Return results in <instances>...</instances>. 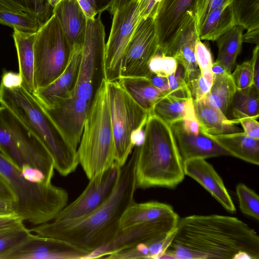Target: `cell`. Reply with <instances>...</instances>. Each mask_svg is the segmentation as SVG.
<instances>
[{
	"mask_svg": "<svg viewBox=\"0 0 259 259\" xmlns=\"http://www.w3.org/2000/svg\"><path fill=\"white\" fill-rule=\"evenodd\" d=\"M77 154L79 164L89 180L102 174L115 162L105 79L97 90L85 119Z\"/></svg>",
	"mask_w": 259,
	"mask_h": 259,
	"instance_id": "5",
	"label": "cell"
},
{
	"mask_svg": "<svg viewBox=\"0 0 259 259\" xmlns=\"http://www.w3.org/2000/svg\"><path fill=\"white\" fill-rule=\"evenodd\" d=\"M211 71L213 75L223 74L227 72L225 67L221 63L217 61L212 63Z\"/></svg>",
	"mask_w": 259,
	"mask_h": 259,
	"instance_id": "59",
	"label": "cell"
},
{
	"mask_svg": "<svg viewBox=\"0 0 259 259\" xmlns=\"http://www.w3.org/2000/svg\"><path fill=\"white\" fill-rule=\"evenodd\" d=\"M90 253L60 239L31 234L5 259H85Z\"/></svg>",
	"mask_w": 259,
	"mask_h": 259,
	"instance_id": "16",
	"label": "cell"
},
{
	"mask_svg": "<svg viewBox=\"0 0 259 259\" xmlns=\"http://www.w3.org/2000/svg\"><path fill=\"white\" fill-rule=\"evenodd\" d=\"M174 232L166 237L113 253L107 256L111 259L161 258L169 244Z\"/></svg>",
	"mask_w": 259,
	"mask_h": 259,
	"instance_id": "33",
	"label": "cell"
},
{
	"mask_svg": "<svg viewBox=\"0 0 259 259\" xmlns=\"http://www.w3.org/2000/svg\"><path fill=\"white\" fill-rule=\"evenodd\" d=\"M0 152L19 169L30 166L51 183L54 164L40 142L9 110L0 106Z\"/></svg>",
	"mask_w": 259,
	"mask_h": 259,
	"instance_id": "7",
	"label": "cell"
},
{
	"mask_svg": "<svg viewBox=\"0 0 259 259\" xmlns=\"http://www.w3.org/2000/svg\"><path fill=\"white\" fill-rule=\"evenodd\" d=\"M167 79L168 89L163 92L164 95L184 99L192 98L186 78L185 70L182 65L178 64L175 72L168 76Z\"/></svg>",
	"mask_w": 259,
	"mask_h": 259,
	"instance_id": "39",
	"label": "cell"
},
{
	"mask_svg": "<svg viewBox=\"0 0 259 259\" xmlns=\"http://www.w3.org/2000/svg\"><path fill=\"white\" fill-rule=\"evenodd\" d=\"M258 259L259 237L247 224L226 215H193L179 219L161 258Z\"/></svg>",
	"mask_w": 259,
	"mask_h": 259,
	"instance_id": "1",
	"label": "cell"
},
{
	"mask_svg": "<svg viewBox=\"0 0 259 259\" xmlns=\"http://www.w3.org/2000/svg\"><path fill=\"white\" fill-rule=\"evenodd\" d=\"M231 76L237 89H245L253 84V72L250 61L237 65Z\"/></svg>",
	"mask_w": 259,
	"mask_h": 259,
	"instance_id": "43",
	"label": "cell"
},
{
	"mask_svg": "<svg viewBox=\"0 0 259 259\" xmlns=\"http://www.w3.org/2000/svg\"><path fill=\"white\" fill-rule=\"evenodd\" d=\"M187 175L200 184L221 205L230 212L236 207L224 182L211 164L202 158H193L183 162Z\"/></svg>",
	"mask_w": 259,
	"mask_h": 259,
	"instance_id": "20",
	"label": "cell"
},
{
	"mask_svg": "<svg viewBox=\"0 0 259 259\" xmlns=\"http://www.w3.org/2000/svg\"><path fill=\"white\" fill-rule=\"evenodd\" d=\"M22 78L19 73L7 70L3 71L1 82L7 87L22 84Z\"/></svg>",
	"mask_w": 259,
	"mask_h": 259,
	"instance_id": "50",
	"label": "cell"
},
{
	"mask_svg": "<svg viewBox=\"0 0 259 259\" xmlns=\"http://www.w3.org/2000/svg\"><path fill=\"white\" fill-rule=\"evenodd\" d=\"M236 91V87L231 76V73L213 75L212 83L205 100L211 106L219 109L226 114L230 107Z\"/></svg>",
	"mask_w": 259,
	"mask_h": 259,
	"instance_id": "30",
	"label": "cell"
},
{
	"mask_svg": "<svg viewBox=\"0 0 259 259\" xmlns=\"http://www.w3.org/2000/svg\"><path fill=\"white\" fill-rule=\"evenodd\" d=\"M158 52L154 18L149 17L141 21L132 36L121 61L120 77H147L149 62Z\"/></svg>",
	"mask_w": 259,
	"mask_h": 259,
	"instance_id": "12",
	"label": "cell"
},
{
	"mask_svg": "<svg viewBox=\"0 0 259 259\" xmlns=\"http://www.w3.org/2000/svg\"><path fill=\"white\" fill-rule=\"evenodd\" d=\"M133 149L137 189H174L183 181V163L170 127L155 115L149 114L144 141Z\"/></svg>",
	"mask_w": 259,
	"mask_h": 259,
	"instance_id": "3",
	"label": "cell"
},
{
	"mask_svg": "<svg viewBox=\"0 0 259 259\" xmlns=\"http://www.w3.org/2000/svg\"><path fill=\"white\" fill-rule=\"evenodd\" d=\"M259 46H256L250 60L253 72V84L259 90Z\"/></svg>",
	"mask_w": 259,
	"mask_h": 259,
	"instance_id": "49",
	"label": "cell"
},
{
	"mask_svg": "<svg viewBox=\"0 0 259 259\" xmlns=\"http://www.w3.org/2000/svg\"><path fill=\"white\" fill-rule=\"evenodd\" d=\"M243 127V132L248 136L254 139H259V123L256 119L252 117L240 119L237 121Z\"/></svg>",
	"mask_w": 259,
	"mask_h": 259,
	"instance_id": "47",
	"label": "cell"
},
{
	"mask_svg": "<svg viewBox=\"0 0 259 259\" xmlns=\"http://www.w3.org/2000/svg\"><path fill=\"white\" fill-rule=\"evenodd\" d=\"M243 42L259 46V28L247 30L246 32L243 34Z\"/></svg>",
	"mask_w": 259,
	"mask_h": 259,
	"instance_id": "55",
	"label": "cell"
},
{
	"mask_svg": "<svg viewBox=\"0 0 259 259\" xmlns=\"http://www.w3.org/2000/svg\"><path fill=\"white\" fill-rule=\"evenodd\" d=\"M231 3L210 13L198 30L200 40L216 41L222 35L236 26Z\"/></svg>",
	"mask_w": 259,
	"mask_h": 259,
	"instance_id": "27",
	"label": "cell"
},
{
	"mask_svg": "<svg viewBox=\"0 0 259 259\" xmlns=\"http://www.w3.org/2000/svg\"><path fill=\"white\" fill-rule=\"evenodd\" d=\"M72 50L53 13L36 32L33 46L35 91L49 85L63 73Z\"/></svg>",
	"mask_w": 259,
	"mask_h": 259,
	"instance_id": "8",
	"label": "cell"
},
{
	"mask_svg": "<svg viewBox=\"0 0 259 259\" xmlns=\"http://www.w3.org/2000/svg\"><path fill=\"white\" fill-rule=\"evenodd\" d=\"M133 1L134 0H112L107 11L112 14L116 9L123 7Z\"/></svg>",
	"mask_w": 259,
	"mask_h": 259,
	"instance_id": "56",
	"label": "cell"
},
{
	"mask_svg": "<svg viewBox=\"0 0 259 259\" xmlns=\"http://www.w3.org/2000/svg\"><path fill=\"white\" fill-rule=\"evenodd\" d=\"M0 197L12 200L15 202L16 196L6 180L0 175Z\"/></svg>",
	"mask_w": 259,
	"mask_h": 259,
	"instance_id": "53",
	"label": "cell"
},
{
	"mask_svg": "<svg viewBox=\"0 0 259 259\" xmlns=\"http://www.w3.org/2000/svg\"><path fill=\"white\" fill-rule=\"evenodd\" d=\"M13 37L17 51L19 73L22 78L23 87L31 94L34 86L33 46L36 32H27L14 28Z\"/></svg>",
	"mask_w": 259,
	"mask_h": 259,
	"instance_id": "24",
	"label": "cell"
},
{
	"mask_svg": "<svg viewBox=\"0 0 259 259\" xmlns=\"http://www.w3.org/2000/svg\"><path fill=\"white\" fill-rule=\"evenodd\" d=\"M101 14L94 19H87L79 72L73 92L79 99L90 103L105 79V32Z\"/></svg>",
	"mask_w": 259,
	"mask_h": 259,
	"instance_id": "10",
	"label": "cell"
},
{
	"mask_svg": "<svg viewBox=\"0 0 259 259\" xmlns=\"http://www.w3.org/2000/svg\"><path fill=\"white\" fill-rule=\"evenodd\" d=\"M0 24L27 32H36L41 26L35 17L25 12L0 8Z\"/></svg>",
	"mask_w": 259,
	"mask_h": 259,
	"instance_id": "35",
	"label": "cell"
},
{
	"mask_svg": "<svg viewBox=\"0 0 259 259\" xmlns=\"http://www.w3.org/2000/svg\"><path fill=\"white\" fill-rule=\"evenodd\" d=\"M146 77L155 87L161 91L165 92L168 89L167 77L160 76L151 72Z\"/></svg>",
	"mask_w": 259,
	"mask_h": 259,
	"instance_id": "52",
	"label": "cell"
},
{
	"mask_svg": "<svg viewBox=\"0 0 259 259\" xmlns=\"http://www.w3.org/2000/svg\"><path fill=\"white\" fill-rule=\"evenodd\" d=\"M243 30L241 26L236 25L216 40L218 47L216 61L229 73H231L241 50Z\"/></svg>",
	"mask_w": 259,
	"mask_h": 259,
	"instance_id": "29",
	"label": "cell"
},
{
	"mask_svg": "<svg viewBox=\"0 0 259 259\" xmlns=\"http://www.w3.org/2000/svg\"><path fill=\"white\" fill-rule=\"evenodd\" d=\"M0 106L9 110L47 149L55 169L62 176L79 164L77 150L68 142L32 94L22 84L7 87L0 83Z\"/></svg>",
	"mask_w": 259,
	"mask_h": 259,
	"instance_id": "4",
	"label": "cell"
},
{
	"mask_svg": "<svg viewBox=\"0 0 259 259\" xmlns=\"http://www.w3.org/2000/svg\"><path fill=\"white\" fill-rule=\"evenodd\" d=\"M230 3L231 0H197L195 11L197 31L210 13Z\"/></svg>",
	"mask_w": 259,
	"mask_h": 259,
	"instance_id": "42",
	"label": "cell"
},
{
	"mask_svg": "<svg viewBox=\"0 0 259 259\" xmlns=\"http://www.w3.org/2000/svg\"><path fill=\"white\" fill-rule=\"evenodd\" d=\"M192 100V98L184 99L163 95L155 103L150 114L155 115L170 126L183 119Z\"/></svg>",
	"mask_w": 259,
	"mask_h": 259,
	"instance_id": "32",
	"label": "cell"
},
{
	"mask_svg": "<svg viewBox=\"0 0 259 259\" xmlns=\"http://www.w3.org/2000/svg\"><path fill=\"white\" fill-rule=\"evenodd\" d=\"M182 121L183 128L187 132L195 135L200 132L199 123L195 112L193 100L188 105Z\"/></svg>",
	"mask_w": 259,
	"mask_h": 259,
	"instance_id": "45",
	"label": "cell"
},
{
	"mask_svg": "<svg viewBox=\"0 0 259 259\" xmlns=\"http://www.w3.org/2000/svg\"><path fill=\"white\" fill-rule=\"evenodd\" d=\"M91 104L72 94L55 107H42L68 142L77 150Z\"/></svg>",
	"mask_w": 259,
	"mask_h": 259,
	"instance_id": "17",
	"label": "cell"
},
{
	"mask_svg": "<svg viewBox=\"0 0 259 259\" xmlns=\"http://www.w3.org/2000/svg\"><path fill=\"white\" fill-rule=\"evenodd\" d=\"M198 37L194 15L187 22L165 54L174 58L178 64L184 67L187 82L201 75L195 56V43Z\"/></svg>",
	"mask_w": 259,
	"mask_h": 259,
	"instance_id": "21",
	"label": "cell"
},
{
	"mask_svg": "<svg viewBox=\"0 0 259 259\" xmlns=\"http://www.w3.org/2000/svg\"><path fill=\"white\" fill-rule=\"evenodd\" d=\"M63 31L72 48L82 45L87 18L77 0H62L54 9Z\"/></svg>",
	"mask_w": 259,
	"mask_h": 259,
	"instance_id": "22",
	"label": "cell"
},
{
	"mask_svg": "<svg viewBox=\"0 0 259 259\" xmlns=\"http://www.w3.org/2000/svg\"><path fill=\"white\" fill-rule=\"evenodd\" d=\"M148 65L151 72L167 77L175 72L178 63L174 58L159 52L150 59Z\"/></svg>",
	"mask_w": 259,
	"mask_h": 259,
	"instance_id": "41",
	"label": "cell"
},
{
	"mask_svg": "<svg viewBox=\"0 0 259 259\" xmlns=\"http://www.w3.org/2000/svg\"><path fill=\"white\" fill-rule=\"evenodd\" d=\"M0 8L16 12H23L19 7L5 0H0Z\"/></svg>",
	"mask_w": 259,
	"mask_h": 259,
	"instance_id": "58",
	"label": "cell"
},
{
	"mask_svg": "<svg viewBox=\"0 0 259 259\" xmlns=\"http://www.w3.org/2000/svg\"><path fill=\"white\" fill-rule=\"evenodd\" d=\"M140 17L142 20L149 17L155 18L162 0H138Z\"/></svg>",
	"mask_w": 259,
	"mask_h": 259,
	"instance_id": "46",
	"label": "cell"
},
{
	"mask_svg": "<svg viewBox=\"0 0 259 259\" xmlns=\"http://www.w3.org/2000/svg\"><path fill=\"white\" fill-rule=\"evenodd\" d=\"M239 208L244 214L259 220V197L252 189L243 183L236 188Z\"/></svg>",
	"mask_w": 259,
	"mask_h": 259,
	"instance_id": "38",
	"label": "cell"
},
{
	"mask_svg": "<svg viewBox=\"0 0 259 259\" xmlns=\"http://www.w3.org/2000/svg\"><path fill=\"white\" fill-rule=\"evenodd\" d=\"M136 155L121 167L115 188L109 197L90 213L74 219L40 224L30 230L39 236L63 240L92 252L111 241L120 228L121 218L135 202Z\"/></svg>",
	"mask_w": 259,
	"mask_h": 259,
	"instance_id": "2",
	"label": "cell"
},
{
	"mask_svg": "<svg viewBox=\"0 0 259 259\" xmlns=\"http://www.w3.org/2000/svg\"><path fill=\"white\" fill-rule=\"evenodd\" d=\"M197 0H162L154 18L159 52L165 55L189 19Z\"/></svg>",
	"mask_w": 259,
	"mask_h": 259,
	"instance_id": "15",
	"label": "cell"
},
{
	"mask_svg": "<svg viewBox=\"0 0 259 259\" xmlns=\"http://www.w3.org/2000/svg\"><path fill=\"white\" fill-rule=\"evenodd\" d=\"M200 131L209 135H221L242 132L232 119H229L219 109L204 99L193 100Z\"/></svg>",
	"mask_w": 259,
	"mask_h": 259,
	"instance_id": "23",
	"label": "cell"
},
{
	"mask_svg": "<svg viewBox=\"0 0 259 259\" xmlns=\"http://www.w3.org/2000/svg\"><path fill=\"white\" fill-rule=\"evenodd\" d=\"M259 90L253 84L237 89L230 107H232V120L238 124V120L246 117L255 119L258 118Z\"/></svg>",
	"mask_w": 259,
	"mask_h": 259,
	"instance_id": "31",
	"label": "cell"
},
{
	"mask_svg": "<svg viewBox=\"0 0 259 259\" xmlns=\"http://www.w3.org/2000/svg\"><path fill=\"white\" fill-rule=\"evenodd\" d=\"M179 217L175 214L152 222L121 229L111 241L90 253L85 259L105 258L121 250L164 238L174 232Z\"/></svg>",
	"mask_w": 259,
	"mask_h": 259,
	"instance_id": "13",
	"label": "cell"
},
{
	"mask_svg": "<svg viewBox=\"0 0 259 259\" xmlns=\"http://www.w3.org/2000/svg\"><path fill=\"white\" fill-rule=\"evenodd\" d=\"M182 120L170 125L177 148L183 163L193 158H207L229 155L221 146L209 136L200 132L193 134L187 132Z\"/></svg>",
	"mask_w": 259,
	"mask_h": 259,
	"instance_id": "19",
	"label": "cell"
},
{
	"mask_svg": "<svg viewBox=\"0 0 259 259\" xmlns=\"http://www.w3.org/2000/svg\"><path fill=\"white\" fill-rule=\"evenodd\" d=\"M50 5L54 9V8L62 0H47Z\"/></svg>",
	"mask_w": 259,
	"mask_h": 259,
	"instance_id": "60",
	"label": "cell"
},
{
	"mask_svg": "<svg viewBox=\"0 0 259 259\" xmlns=\"http://www.w3.org/2000/svg\"><path fill=\"white\" fill-rule=\"evenodd\" d=\"M195 56L201 74L212 83L213 74L211 71L212 58L208 47L198 37L195 47Z\"/></svg>",
	"mask_w": 259,
	"mask_h": 259,
	"instance_id": "40",
	"label": "cell"
},
{
	"mask_svg": "<svg viewBox=\"0 0 259 259\" xmlns=\"http://www.w3.org/2000/svg\"><path fill=\"white\" fill-rule=\"evenodd\" d=\"M112 15V26L104 53V76L107 81L119 78L121 61L126 48L142 20L138 0L116 9Z\"/></svg>",
	"mask_w": 259,
	"mask_h": 259,
	"instance_id": "11",
	"label": "cell"
},
{
	"mask_svg": "<svg viewBox=\"0 0 259 259\" xmlns=\"http://www.w3.org/2000/svg\"><path fill=\"white\" fill-rule=\"evenodd\" d=\"M32 233L24 224L0 230V259L18 246Z\"/></svg>",
	"mask_w": 259,
	"mask_h": 259,
	"instance_id": "36",
	"label": "cell"
},
{
	"mask_svg": "<svg viewBox=\"0 0 259 259\" xmlns=\"http://www.w3.org/2000/svg\"><path fill=\"white\" fill-rule=\"evenodd\" d=\"M236 25L250 30L259 28V0H231Z\"/></svg>",
	"mask_w": 259,
	"mask_h": 259,
	"instance_id": "34",
	"label": "cell"
},
{
	"mask_svg": "<svg viewBox=\"0 0 259 259\" xmlns=\"http://www.w3.org/2000/svg\"><path fill=\"white\" fill-rule=\"evenodd\" d=\"M171 206L157 201L134 202L125 210L120 221V228L137 224L157 221L175 214Z\"/></svg>",
	"mask_w": 259,
	"mask_h": 259,
	"instance_id": "26",
	"label": "cell"
},
{
	"mask_svg": "<svg viewBox=\"0 0 259 259\" xmlns=\"http://www.w3.org/2000/svg\"><path fill=\"white\" fill-rule=\"evenodd\" d=\"M193 100L205 98L209 92L212 83L201 74L188 82Z\"/></svg>",
	"mask_w": 259,
	"mask_h": 259,
	"instance_id": "44",
	"label": "cell"
},
{
	"mask_svg": "<svg viewBox=\"0 0 259 259\" xmlns=\"http://www.w3.org/2000/svg\"><path fill=\"white\" fill-rule=\"evenodd\" d=\"M207 135L227 151L229 155L252 164L259 165V139L250 137L244 132Z\"/></svg>",
	"mask_w": 259,
	"mask_h": 259,
	"instance_id": "25",
	"label": "cell"
},
{
	"mask_svg": "<svg viewBox=\"0 0 259 259\" xmlns=\"http://www.w3.org/2000/svg\"><path fill=\"white\" fill-rule=\"evenodd\" d=\"M87 19H94L97 15L96 0H77Z\"/></svg>",
	"mask_w": 259,
	"mask_h": 259,
	"instance_id": "51",
	"label": "cell"
},
{
	"mask_svg": "<svg viewBox=\"0 0 259 259\" xmlns=\"http://www.w3.org/2000/svg\"><path fill=\"white\" fill-rule=\"evenodd\" d=\"M35 17L42 25L53 14L54 8L47 0H5Z\"/></svg>",
	"mask_w": 259,
	"mask_h": 259,
	"instance_id": "37",
	"label": "cell"
},
{
	"mask_svg": "<svg viewBox=\"0 0 259 259\" xmlns=\"http://www.w3.org/2000/svg\"><path fill=\"white\" fill-rule=\"evenodd\" d=\"M107 82L115 161L122 167L134 148L131 143L132 134L145 126L149 113L133 100L118 80Z\"/></svg>",
	"mask_w": 259,
	"mask_h": 259,
	"instance_id": "9",
	"label": "cell"
},
{
	"mask_svg": "<svg viewBox=\"0 0 259 259\" xmlns=\"http://www.w3.org/2000/svg\"><path fill=\"white\" fill-rule=\"evenodd\" d=\"M82 47V45L73 46L69 62L63 73L52 83L32 94L44 108L55 107L73 94L79 72Z\"/></svg>",
	"mask_w": 259,
	"mask_h": 259,
	"instance_id": "18",
	"label": "cell"
},
{
	"mask_svg": "<svg viewBox=\"0 0 259 259\" xmlns=\"http://www.w3.org/2000/svg\"><path fill=\"white\" fill-rule=\"evenodd\" d=\"M0 175L14 193L15 214L23 221L34 225L48 223L67 204L68 194L65 190L52 183L28 181L1 152Z\"/></svg>",
	"mask_w": 259,
	"mask_h": 259,
	"instance_id": "6",
	"label": "cell"
},
{
	"mask_svg": "<svg viewBox=\"0 0 259 259\" xmlns=\"http://www.w3.org/2000/svg\"><path fill=\"white\" fill-rule=\"evenodd\" d=\"M112 0H96V11L97 14L107 11Z\"/></svg>",
	"mask_w": 259,
	"mask_h": 259,
	"instance_id": "57",
	"label": "cell"
},
{
	"mask_svg": "<svg viewBox=\"0 0 259 259\" xmlns=\"http://www.w3.org/2000/svg\"><path fill=\"white\" fill-rule=\"evenodd\" d=\"M118 81L133 100L149 114L156 101L164 95L146 77H120Z\"/></svg>",
	"mask_w": 259,
	"mask_h": 259,
	"instance_id": "28",
	"label": "cell"
},
{
	"mask_svg": "<svg viewBox=\"0 0 259 259\" xmlns=\"http://www.w3.org/2000/svg\"><path fill=\"white\" fill-rule=\"evenodd\" d=\"M15 213V202L0 197V215Z\"/></svg>",
	"mask_w": 259,
	"mask_h": 259,
	"instance_id": "54",
	"label": "cell"
},
{
	"mask_svg": "<svg viewBox=\"0 0 259 259\" xmlns=\"http://www.w3.org/2000/svg\"><path fill=\"white\" fill-rule=\"evenodd\" d=\"M23 221L15 213L0 215V230L22 225Z\"/></svg>",
	"mask_w": 259,
	"mask_h": 259,
	"instance_id": "48",
	"label": "cell"
},
{
	"mask_svg": "<svg viewBox=\"0 0 259 259\" xmlns=\"http://www.w3.org/2000/svg\"><path fill=\"white\" fill-rule=\"evenodd\" d=\"M121 167L117 163L102 174L90 180L87 186L74 201L67 205L54 219L71 220L85 215L101 205L109 197L118 181Z\"/></svg>",
	"mask_w": 259,
	"mask_h": 259,
	"instance_id": "14",
	"label": "cell"
}]
</instances>
